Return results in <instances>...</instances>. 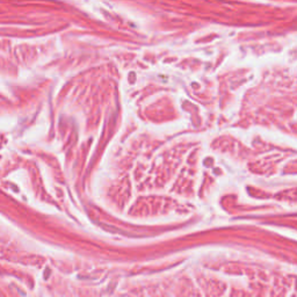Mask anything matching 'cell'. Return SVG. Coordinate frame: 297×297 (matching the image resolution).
Returning a JSON list of instances; mask_svg holds the SVG:
<instances>
[]
</instances>
